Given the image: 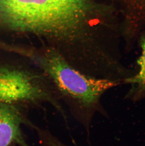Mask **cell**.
<instances>
[{
    "instance_id": "3957f363",
    "label": "cell",
    "mask_w": 145,
    "mask_h": 146,
    "mask_svg": "<svg viewBox=\"0 0 145 146\" xmlns=\"http://www.w3.org/2000/svg\"><path fill=\"white\" fill-rule=\"evenodd\" d=\"M0 101L25 109L51 105L69 124L67 111L46 75L38 70L0 67Z\"/></svg>"
},
{
    "instance_id": "8992f818",
    "label": "cell",
    "mask_w": 145,
    "mask_h": 146,
    "mask_svg": "<svg viewBox=\"0 0 145 146\" xmlns=\"http://www.w3.org/2000/svg\"><path fill=\"white\" fill-rule=\"evenodd\" d=\"M42 146H69L62 142L57 137L47 129L36 126L34 129Z\"/></svg>"
},
{
    "instance_id": "277c9868",
    "label": "cell",
    "mask_w": 145,
    "mask_h": 146,
    "mask_svg": "<svg viewBox=\"0 0 145 146\" xmlns=\"http://www.w3.org/2000/svg\"><path fill=\"white\" fill-rule=\"evenodd\" d=\"M27 109L0 101V146H30L22 126L34 130L36 125L27 116Z\"/></svg>"
},
{
    "instance_id": "6da1fadb",
    "label": "cell",
    "mask_w": 145,
    "mask_h": 146,
    "mask_svg": "<svg viewBox=\"0 0 145 146\" xmlns=\"http://www.w3.org/2000/svg\"><path fill=\"white\" fill-rule=\"evenodd\" d=\"M18 52L46 75L65 108L88 133L92 116L98 108L100 97L116 85V83L83 74L53 49L20 48Z\"/></svg>"
},
{
    "instance_id": "52a82bcc",
    "label": "cell",
    "mask_w": 145,
    "mask_h": 146,
    "mask_svg": "<svg viewBox=\"0 0 145 146\" xmlns=\"http://www.w3.org/2000/svg\"><path fill=\"white\" fill-rule=\"evenodd\" d=\"M142 53L138 60V64L140 66V71L134 77L128 79L130 82L136 83L140 86L145 88V35L141 39Z\"/></svg>"
},
{
    "instance_id": "5b68a950",
    "label": "cell",
    "mask_w": 145,
    "mask_h": 146,
    "mask_svg": "<svg viewBox=\"0 0 145 146\" xmlns=\"http://www.w3.org/2000/svg\"><path fill=\"white\" fill-rule=\"evenodd\" d=\"M128 16L137 19H145V0H121Z\"/></svg>"
},
{
    "instance_id": "7a4b0ae2",
    "label": "cell",
    "mask_w": 145,
    "mask_h": 146,
    "mask_svg": "<svg viewBox=\"0 0 145 146\" xmlns=\"http://www.w3.org/2000/svg\"><path fill=\"white\" fill-rule=\"evenodd\" d=\"M95 8L91 0H0V21L15 31L69 37Z\"/></svg>"
}]
</instances>
